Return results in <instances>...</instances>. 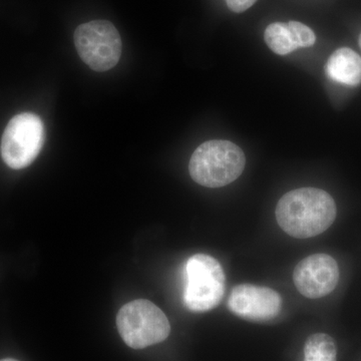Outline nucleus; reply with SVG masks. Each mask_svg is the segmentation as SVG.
<instances>
[{
    "label": "nucleus",
    "mask_w": 361,
    "mask_h": 361,
    "mask_svg": "<svg viewBox=\"0 0 361 361\" xmlns=\"http://www.w3.org/2000/svg\"><path fill=\"white\" fill-rule=\"evenodd\" d=\"M327 75L339 84L356 87L361 84V58L348 47L336 49L326 63Z\"/></svg>",
    "instance_id": "obj_10"
},
{
    "label": "nucleus",
    "mask_w": 361,
    "mask_h": 361,
    "mask_svg": "<svg viewBox=\"0 0 361 361\" xmlns=\"http://www.w3.org/2000/svg\"><path fill=\"white\" fill-rule=\"evenodd\" d=\"M264 39L271 51L279 56L312 47L316 42L313 30L298 21L271 23L265 30Z\"/></svg>",
    "instance_id": "obj_9"
},
{
    "label": "nucleus",
    "mask_w": 361,
    "mask_h": 361,
    "mask_svg": "<svg viewBox=\"0 0 361 361\" xmlns=\"http://www.w3.org/2000/svg\"><path fill=\"white\" fill-rule=\"evenodd\" d=\"M44 140V125L39 116L23 113L13 116L2 135V160L14 170L28 167L39 155Z\"/></svg>",
    "instance_id": "obj_5"
},
{
    "label": "nucleus",
    "mask_w": 361,
    "mask_h": 361,
    "mask_svg": "<svg viewBox=\"0 0 361 361\" xmlns=\"http://www.w3.org/2000/svg\"><path fill=\"white\" fill-rule=\"evenodd\" d=\"M0 361H18V360H13V358H4V360H1Z\"/></svg>",
    "instance_id": "obj_13"
},
{
    "label": "nucleus",
    "mask_w": 361,
    "mask_h": 361,
    "mask_svg": "<svg viewBox=\"0 0 361 361\" xmlns=\"http://www.w3.org/2000/svg\"><path fill=\"white\" fill-rule=\"evenodd\" d=\"M336 205L327 192L300 188L288 192L278 202L276 219L289 236L307 239L326 231L336 218Z\"/></svg>",
    "instance_id": "obj_1"
},
{
    "label": "nucleus",
    "mask_w": 361,
    "mask_h": 361,
    "mask_svg": "<svg viewBox=\"0 0 361 361\" xmlns=\"http://www.w3.org/2000/svg\"><path fill=\"white\" fill-rule=\"evenodd\" d=\"M73 39L80 59L92 70H111L120 61L122 40L118 30L110 21L84 23L75 30Z\"/></svg>",
    "instance_id": "obj_6"
},
{
    "label": "nucleus",
    "mask_w": 361,
    "mask_h": 361,
    "mask_svg": "<svg viewBox=\"0 0 361 361\" xmlns=\"http://www.w3.org/2000/svg\"><path fill=\"white\" fill-rule=\"evenodd\" d=\"M184 303L194 312L217 307L224 296L225 274L219 261L206 254H196L187 260Z\"/></svg>",
    "instance_id": "obj_4"
},
{
    "label": "nucleus",
    "mask_w": 361,
    "mask_h": 361,
    "mask_svg": "<svg viewBox=\"0 0 361 361\" xmlns=\"http://www.w3.org/2000/svg\"><path fill=\"white\" fill-rule=\"evenodd\" d=\"M337 348L331 336L315 334L304 345V361H336Z\"/></svg>",
    "instance_id": "obj_11"
},
{
    "label": "nucleus",
    "mask_w": 361,
    "mask_h": 361,
    "mask_svg": "<svg viewBox=\"0 0 361 361\" xmlns=\"http://www.w3.org/2000/svg\"><path fill=\"white\" fill-rule=\"evenodd\" d=\"M338 280V264L327 254L304 258L296 265L293 273L297 290L310 299L329 295L336 289Z\"/></svg>",
    "instance_id": "obj_8"
},
{
    "label": "nucleus",
    "mask_w": 361,
    "mask_h": 361,
    "mask_svg": "<svg viewBox=\"0 0 361 361\" xmlns=\"http://www.w3.org/2000/svg\"><path fill=\"white\" fill-rule=\"evenodd\" d=\"M228 308L233 314L254 322L274 319L282 308L281 296L268 287L240 284L230 293Z\"/></svg>",
    "instance_id": "obj_7"
},
{
    "label": "nucleus",
    "mask_w": 361,
    "mask_h": 361,
    "mask_svg": "<svg viewBox=\"0 0 361 361\" xmlns=\"http://www.w3.org/2000/svg\"><path fill=\"white\" fill-rule=\"evenodd\" d=\"M116 325L123 341L134 349L160 343L171 332L167 316L146 299H137L123 305L116 316Z\"/></svg>",
    "instance_id": "obj_3"
},
{
    "label": "nucleus",
    "mask_w": 361,
    "mask_h": 361,
    "mask_svg": "<svg viewBox=\"0 0 361 361\" xmlns=\"http://www.w3.org/2000/svg\"><path fill=\"white\" fill-rule=\"evenodd\" d=\"M246 165L243 151L234 142L213 140L200 145L192 155L189 172L201 186L221 188L238 179Z\"/></svg>",
    "instance_id": "obj_2"
},
{
    "label": "nucleus",
    "mask_w": 361,
    "mask_h": 361,
    "mask_svg": "<svg viewBox=\"0 0 361 361\" xmlns=\"http://www.w3.org/2000/svg\"><path fill=\"white\" fill-rule=\"evenodd\" d=\"M257 0H226L228 7L233 13H240L250 8Z\"/></svg>",
    "instance_id": "obj_12"
},
{
    "label": "nucleus",
    "mask_w": 361,
    "mask_h": 361,
    "mask_svg": "<svg viewBox=\"0 0 361 361\" xmlns=\"http://www.w3.org/2000/svg\"><path fill=\"white\" fill-rule=\"evenodd\" d=\"M360 47H361V33H360Z\"/></svg>",
    "instance_id": "obj_14"
}]
</instances>
